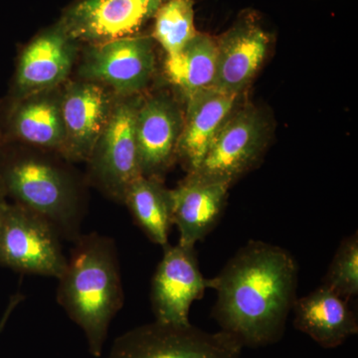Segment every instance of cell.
<instances>
[{"label": "cell", "instance_id": "cell-10", "mask_svg": "<svg viewBox=\"0 0 358 358\" xmlns=\"http://www.w3.org/2000/svg\"><path fill=\"white\" fill-rule=\"evenodd\" d=\"M207 289L208 279L200 271L195 247L166 245L150 289L155 320L178 326L189 324L190 308Z\"/></svg>", "mask_w": 358, "mask_h": 358}, {"label": "cell", "instance_id": "cell-13", "mask_svg": "<svg viewBox=\"0 0 358 358\" xmlns=\"http://www.w3.org/2000/svg\"><path fill=\"white\" fill-rule=\"evenodd\" d=\"M270 35L253 10L243 11L217 41L213 88L241 95L260 69L270 47Z\"/></svg>", "mask_w": 358, "mask_h": 358}, {"label": "cell", "instance_id": "cell-12", "mask_svg": "<svg viewBox=\"0 0 358 358\" xmlns=\"http://www.w3.org/2000/svg\"><path fill=\"white\" fill-rule=\"evenodd\" d=\"M117 96L93 82H75L61 91L65 141L62 155L72 162H87L109 121Z\"/></svg>", "mask_w": 358, "mask_h": 358}, {"label": "cell", "instance_id": "cell-1", "mask_svg": "<svg viewBox=\"0 0 358 358\" xmlns=\"http://www.w3.org/2000/svg\"><path fill=\"white\" fill-rule=\"evenodd\" d=\"M299 268L291 253L263 241H249L208 279L217 300L214 319L242 345L261 348L284 336L296 300Z\"/></svg>", "mask_w": 358, "mask_h": 358}, {"label": "cell", "instance_id": "cell-16", "mask_svg": "<svg viewBox=\"0 0 358 358\" xmlns=\"http://www.w3.org/2000/svg\"><path fill=\"white\" fill-rule=\"evenodd\" d=\"M230 186L186 176L169 189L173 224L179 232L178 243L195 247L217 226L227 202Z\"/></svg>", "mask_w": 358, "mask_h": 358}, {"label": "cell", "instance_id": "cell-24", "mask_svg": "<svg viewBox=\"0 0 358 358\" xmlns=\"http://www.w3.org/2000/svg\"><path fill=\"white\" fill-rule=\"evenodd\" d=\"M7 202V195L6 190H4L3 185H2L1 181H0V209L3 207V205Z\"/></svg>", "mask_w": 358, "mask_h": 358}, {"label": "cell", "instance_id": "cell-21", "mask_svg": "<svg viewBox=\"0 0 358 358\" xmlns=\"http://www.w3.org/2000/svg\"><path fill=\"white\" fill-rule=\"evenodd\" d=\"M152 37L166 51L176 53L197 34L193 0H167L155 15Z\"/></svg>", "mask_w": 358, "mask_h": 358}, {"label": "cell", "instance_id": "cell-2", "mask_svg": "<svg viewBox=\"0 0 358 358\" xmlns=\"http://www.w3.org/2000/svg\"><path fill=\"white\" fill-rule=\"evenodd\" d=\"M58 281L59 305L84 331L89 352L102 357L110 322L124 301L114 240L96 232L82 234Z\"/></svg>", "mask_w": 358, "mask_h": 358}, {"label": "cell", "instance_id": "cell-9", "mask_svg": "<svg viewBox=\"0 0 358 358\" xmlns=\"http://www.w3.org/2000/svg\"><path fill=\"white\" fill-rule=\"evenodd\" d=\"M167 0H81L59 25L76 41L99 45L136 36Z\"/></svg>", "mask_w": 358, "mask_h": 358}, {"label": "cell", "instance_id": "cell-6", "mask_svg": "<svg viewBox=\"0 0 358 358\" xmlns=\"http://www.w3.org/2000/svg\"><path fill=\"white\" fill-rule=\"evenodd\" d=\"M141 101L138 95L115 98L109 121L87 160L92 183L120 203L131 183L143 176L136 138Z\"/></svg>", "mask_w": 358, "mask_h": 358}, {"label": "cell", "instance_id": "cell-7", "mask_svg": "<svg viewBox=\"0 0 358 358\" xmlns=\"http://www.w3.org/2000/svg\"><path fill=\"white\" fill-rule=\"evenodd\" d=\"M243 345L225 331L155 322L115 339L107 358H240Z\"/></svg>", "mask_w": 358, "mask_h": 358}, {"label": "cell", "instance_id": "cell-3", "mask_svg": "<svg viewBox=\"0 0 358 358\" xmlns=\"http://www.w3.org/2000/svg\"><path fill=\"white\" fill-rule=\"evenodd\" d=\"M0 181L7 199L46 218L62 240L75 242L81 236L84 190L64 164L50 155L2 145Z\"/></svg>", "mask_w": 358, "mask_h": 358}, {"label": "cell", "instance_id": "cell-11", "mask_svg": "<svg viewBox=\"0 0 358 358\" xmlns=\"http://www.w3.org/2000/svg\"><path fill=\"white\" fill-rule=\"evenodd\" d=\"M65 131L57 88L3 103L0 145L22 143L61 155Z\"/></svg>", "mask_w": 358, "mask_h": 358}, {"label": "cell", "instance_id": "cell-19", "mask_svg": "<svg viewBox=\"0 0 358 358\" xmlns=\"http://www.w3.org/2000/svg\"><path fill=\"white\" fill-rule=\"evenodd\" d=\"M217 68V41L197 33L181 50L166 55L164 74L185 100L212 88Z\"/></svg>", "mask_w": 358, "mask_h": 358}, {"label": "cell", "instance_id": "cell-18", "mask_svg": "<svg viewBox=\"0 0 358 358\" xmlns=\"http://www.w3.org/2000/svg\"><path fill=\"white\" fill-rule=\"evenodd\" d=\"M293 312L294 327L324 348H338L358 333L357 317L348 301L324 285L296 299Z\"/></svg>", "mask_w": 358, "mask_h": 358}, {"label": "cell", "instance_id": "cell-4", "mask_svg": "<svg viewBox=\"0 0 358 358\" xmlns=\"http://www.w3.org/2000/svg\"><path fill=\"white\" fill-rule=\"evenodd\" d=\"M62 238L46 218L15 202L0 209V266L59 279L67 264Z\"/></svg>", "mask_w": 358, "mask_h": 358}, {"label": "cell", "instance_id": "cell-15", "mask_svg": "<svg viewBox=\"0 0 358 358\" xmlns=\"http://www.w3.org/2000/svg\"><path fill=\"white\" fill-rule=\"evenodd\" d=\"M183 126V113L166 94L141 101L136 117V138L141 174L162 179L173 166Z\"/></svg>", "mask_w": 358, "mask_h": 358}, {"label": "cell", "instance_id": "cell-22", "mask_svg": "<svg viewBox=\"0 0 358 358\" xmlns=\"http://www.w3.org/2000/svg\"><path fill=\"white\" fill-rule=\"evenodd\" d=\"M324 286L350 301L358 294V233L345 238L338 250L326 275Z\"/></svg>", "mask_w": 358, "mask_h": 358}, {"label": "cell", "instance_id": "cell-25", "mask_svg": "<svg viewBox=\"0 0 358 358\" xmlns=\"http://www.w3.org/2000/svg\"><path fill=\"white\" fill-rule=\"evenodd\" d=\"M2 110H3V105H0V122H1Z\"/></svg>", "mask_w": 358, "mask_h": 358}, {"label": "cell", "instance_id": "cell-14", "mask_svg": "<svg viewBox=\"0 0 358 358\" xmlns=\"http://www.w3.org/2000/svg\"><path fill=\"white\" fill-rule=\"evenodd\" d=\"M77 47V42L59 24L35 37L18 58L9 100L60 86L72 71Z\"/></svg>", "mask_w": 358, "mask_h": 358}, {"label": "cell", "instance_id": "cell-5", "mask_svg": "<svg viewBox=\"0 0 358 358\" xmlns=\"http://www.w3.org/2000/svg\"><path fill=\"white\" fill-rule=\"evenodd\" d=\"M270 131L267 115L259 108H235L214 136L197 171L187 176L230 186L259 164L267 150Z\"/></svg>", "mask_w": 358, "mask_h": 358}, {"label": "cell", "instance_id": "cell-23", "mask_svg": "<svg viewBox=\"0 0 358 358\" xmlns=\"http://www.w3.org/2000/svg\"><path fill=\"white\" fill-rule=\"evenodd\" d=\"M23 300H24V296L20 293L13 294V296H11L8 305H7V308H6V312H4L1 320H0V334L3 331L4 327H6L7 322L10 319L13 310H15L16 307H17Z\"/></svg>", "mask_w": 358, "mask_h": 358}, {"label": "cell", "instance_id": "cell-17", "mask_svg": "<svg viewBox=\"0 0 358 358\" xmlns=\"http://www.w3.org/2000/svg\"><path fill=\"white\" fill-rule=\"evenodd\" d=\"M239 96L212 87L186 101L176 157L188 173L199 169L214 136L237 107Z\"/></svg>", "mask_w": 358, "mask_h": 358}, {"label": "cell", "instance_id": "cell-20", "mask_svg": "<svg viewBox=\"0 0 358 358\" xmlns=\"http://www.w3.org/2000/svg\"><path fill=\"white\" fill-rule=\"evenodd\" d=\"M122 204L128 207L150 241L162 248L169 244V232L173 225L171 200L162 179L141 176L127 190Z\"/></svg>", "mask_w": 358, "mask_h": 358}, {"label": "cell", "instance_id": "cell-8", "mask_svg": "<svg viewBox=\"0 0 358 358\" xmlns=\"http://www.w3.org/2000/svg\"><path fill=\"white\" fill-rule=\"evenodd\" d=\"M155 67L152 39L136 35L92 45L78 71L84 81L102 85L115 96H129L147 88Z\"/></svg>", "mask_w": 358, "mask_h": 358}]
</instances>
